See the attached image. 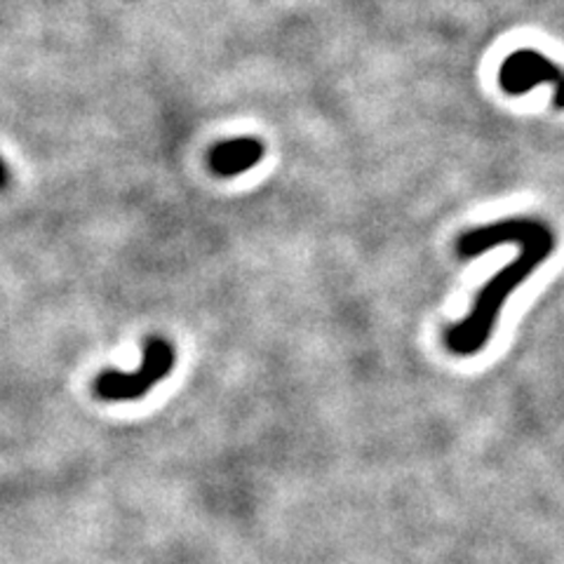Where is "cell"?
Returning <instances> with one entry per match:
<instances>
[{"mask_svg": "<svg viewBox=\"0 0 564 564\" xmlns=\"http://www.w3.org/2000/svg\"><path fill=\"white\" fill-rule=\"evenodd\" d=\"M508 242L518 245V259L487 280L464 321H458L445 332V348L456 358H473L487 348L508 296L527 282V278H532L541 263L555 252V234L541 219L513 217L468 228L456 238V254L464 259L480 257Z\"/></svg>", "mask_w": 564, "mask_h": 564, "instance_id": "cell-1", "label": "cell"}, {"mask_svg": "<svg viewBox=\"0 0 564 564\" xmlns=\"http://www.w3.org/2000/svg\"><path fill=\"white\" fill-rule=\"evenodd\" d=\"M176 362L174 346L163 339L153 337L144 346L141 365L134 372H118V369H106L95 381V393L104 402H130L144 398L149 391L161 383Z\"/></svg>", "mask_w": 564, "mask_h": 564, "instance_id": "cell-2", "label": "cell"}, {"mask_svg": "<svg viewBox=\"0 0 564 564\" xmlns=\"http://www.w3.org/2000/svg\"><path fill=\"white\" fill-rule=\"evenodd\" d=\"M499 85L508 95H524L539 85L553 87L555 109L564 111V70L539 50H516L499 68Z\"/></svg>", "mask_w": 564, "mask_h": 564, "instance_id": "cell-3", "label": "cell"}, {"mask_svg": "<svg viewBox=\"0 0 564 564\" xmlns=\"http://www.w3.org/2000/svg\"><path fill=\"white\" fill-rule=\"evenodd\" d=\"M267 153L254 137H238L217 144L209 153V167L217 176H238L250 172Z\"/></svg>", "mask_w": 564, "mask_h": 564, "instance_id": "cell-4", "label": "cell"}, {"mask_svg": "<svg viewBox=\"0 0 564 564\" xmlns=\"http://www.w3.org/2000/svg\"><path fill=\"white\" fill-rule=\"evenodd\" d=\"M8 184H10V167L3 158H0V191H3Z\"/></svg>", "mask_w": 564, "mask_h": 564, "instance_id": "cell-5", "label": "cell"}]
</instances>
